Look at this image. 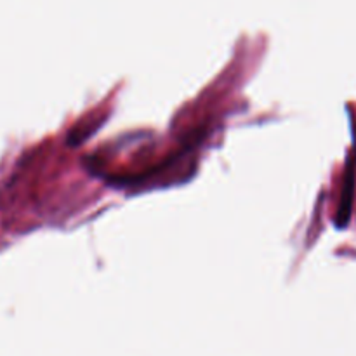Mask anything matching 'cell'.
Returning <instances> with one entry per match:
<instances>
[{
    "instance_id": "6da1fadb",
    "label": "cell",
    "mask_w": 356,
    "mask_h": 356,
    "mask_svg": "<svg viewBox=\"0 0 356 356\" xmlns=\"http://www.w3.org/2000/svg\"><path fill=\"white\" fill-rule=\"evenodd\" d=\"M353 188H355V167L350 162L348 167V176H346V184H344V193L343 200H341L339 214H337V225L346 226L350 221L351 214V204H353Z\"/></svg>"
}]
</instances>
